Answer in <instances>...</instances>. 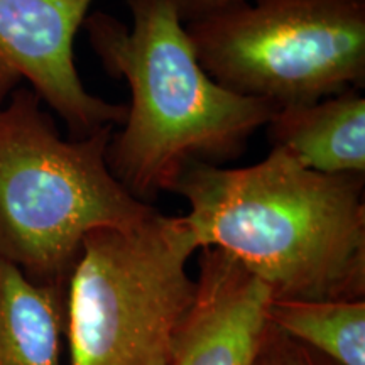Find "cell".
<instances>
[{"label": "cell", "mask_w": 365, "mask_h": 365, "mask_svg": "<svg viewBox=\"0 0 365 365\" xmlns=\"http://www.w3.org/2000/svg\"><path fill=\"white\" fill-rule=\"evenodd\" d=\"M113 127L63 139L22 85L0 107V259L33 282L68 287L91 232L153 215L107 164Z\"/></svg>", "instance_id": "3957f363"}, {"label": "cell", "mask_w": 365, "mask_h": 365, "mask_svg": "<svg viewBox=\"0 0 365 365\" xmlns=\"http://www.w3.org/2000/svg\"><path fill=\"white\" fill-rule=\"evenodd\" d=\"M66 289L0 259V365H63Z\"/></svg>", "instance_id": "9c48e42d"}, {"label": "cell", "mask_w": 365, "mask_h": 365, "mask_svg": "<svg viewBox=\"0 0 365 365\" xmlns=\"http://www.w3.org/2000/svg\"><path fill=\"white\" fill-rule=\"evenodd\" d=\"M272 145L323 175H365V98L360 90L276 110Z\"/></svg>", "instance_id": "ba28073f"}, {"label": "cell", "mask_w": 365, "mask_h": 365, "mask_svg": "<svg viewBox=\"0 0 365 365\" xmlns=\"http://www.w3.org/2000/svg\"><path fill=\"white\" fill-rule=\"evenodd\" d=\"M185 217L154 212L91 232L66 287L68 365H168L193 304L198 252Z\"/></svg>", "instance_id": "277c9868"}, {"label": "cell", "mask_w": 365, "mask_h": 365, "mask_svg": "<svg viewBox=\"0 0 365 365\" xmlns=\"http://www.w3.org/2000/svg\"><path fill=\"white\" fill-rule=\"evenodd\" d=\"M239 0H176L182 22H190L230 6Z\"/></svg>", "instance_id": "7c38bea8"}, {"label": "cell", "mask_w": 365, "mask_h": 365, "mask_svg": "<svg viewBox=\"0 0 365 365\" xmlns=\"http://www.w3.org/2000/svg\"><path fill=\"white\" fill-rule=\"evenodd\" d=\"M95 0H0V107L26 85L81 139L122 125L127 105L90 93L75 65V39Z\"/></svg>", "instance_id": "8992f818"}, {"label": "cell", "mask_w": 365, "mask_h": 365, "mask_svg": "<svg viewBox=\"0 0 365 365\" xmlns=\"http://www.w3.org/2000/svg\"><path fill=\"white\" fill-rule=\"evenodd\" d=\"M132 22L93 11L83 22L100 65L125 81L130 103L107 148L112 175L153 205L191 164L239 158L276 108L232 93L196 58L176 0H125Z\"/></svg>", "instance_id": "7a4b0ae2"}, {"label": "cell", "mask_w": 365, "mask_h": 365, "mask_svg": "<svg viewBox=\"0 0 365 365\" xmlns=\"http://www.w3.org/2000/svg\"><path fill=\"white\" fill-rule=\"evenodd\" d=\"M271 325L340 365H365V299H272Z\"/></svg>", "instance_id": "30bf717a"}, {"label": "cell", "mask_w": 365, "mask_h": 365, "mask_svg": "<svg viewBox=\"0 0 365 365\" xmlns=\"http://www.w3.org/2000/svg\"><path fill=\"white\" fill-rule=\"evenodd\" d=\"M171 193L198 249L234 257L272 299H365V175H323L272 145L252 166L191 164Z\"/></svg>", "instance_id": "6da1fadb"}, {"label": "cell", "mask_w": 365, "mask_h": 365, "mask_svg": "<svg viewBox=\"0 0 365 365\" xmlns=\"http://www.w3.org/2000/svg\"><path fill=\"white\" fill-rule=\"evenodd\" d=\"M196 293L168 365H250L267 330L271 291L223 250H198Z\"/></svg>", "instance_id": "52a82bcc"}, {"label": "cell", "mask_w": 365, "mask_h": 365, "mask_svg": "<svg viewBox=\"0 0 365 365\" xmlns=\"http://www.w3.org/2000/svg\"><path fill=\"white\" fill-rule=\"evenodd\" d=\"M250 365H340L277 330L269 322Z\"/></svg>", "instance_id": "8fae6325"}, {"label": "cell", "mask_w": 365, "mask_h": 365, "mask_svg": "<svg viewBox=\"0 0 365 365\" xmlns=\"http://www.w3.org/2000/svg\"><path fill=\"white\" fill-rule=\"evenodd\" d=\"M185 27L218 85L276 110L365 85V0H239Z\"/></svg>", "instance_id": "5b68a950"}]
</instances>
